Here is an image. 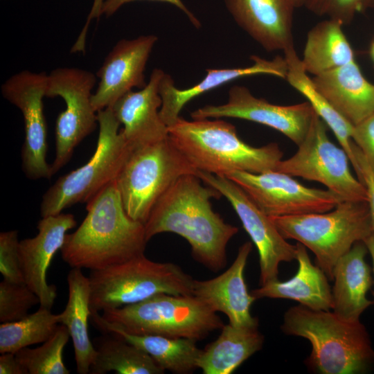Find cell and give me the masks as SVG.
Returning a JSON list of instances; mask_svg holds the SVG:
<instances>
[{
    "label": "cell",
    "mask_w": 374,
    "mask_h": 374,
    "mask_svg": "<svg viewBox=\"0 0 374 374\" xmlns=\"http://www.w3.org/2000/svg\"><path fill=\"white\" fill-rule=\"evenodd\" d=\"M194 174L179 177L158 199L144 224L148 241L161 233H173L190 246L195 260L213 271L227 263L226 247L238 228L224 222L211 206L222 195Z\"/></svg>",
    "instance_id": "obj_1"
},
{
    "label": "cell",
    "mask_w": 374,
    "mask_h": 374,
    "mask_svg": "<svg viewBox=\"0 0 374 374\" xmlns=\"http://www.w3.org/2000/svg\"><path fill=\"white\" fill-rule=\"evenodd\" d=\"M86 204V217L74 232L66 233L60 249L71 268L101 269L144 254L148 242L144 224L126 213L116 180Z\"/></svg>",
    "instance_id": "obj_2"
},
{
    "label": "cell",
    "mask_w": 374,
    "mask_h": 374,
    "mask_svg": "<svg viewBox=\"0 0 374 374\" xmlns=\"http://www.w3.org/2000/svg\"><path fill=\"white\" fill-rule=\"evenodd\" d=\"M282 331L308 339L312 351L305 360L308 370L320 374H360L374 365V348L360 320H346L333 311L302 305L289 308Z\"/></svg>",
    "instance_id": "obj_3"
},
{
    "label": "cell",
    "mask_w": 374,
    "mask_h": 374,
    "mask_svg": "<svg viewBox=\"0 0 374 374\" xmlns=\"http://www.w3.org/2000/svg\"><path fill=\"white\" fill-rule=\"evenodd\" d=\"M171 141L197 171L224 175L233 171H276L283 153L278 144L253 147L235 127L221 118L188 121L179 117L168 127Z\"/></svg>",
    "instance_id": "obj_4"
},
{
    "label": "cell",
    "mask_w": 374,
    "mask_h": 374,
    "mask_svg": "<svg viewBox=\"0 0 374 374\" xmlns=\"http://www.w3.org/2000/svg\"><path fill=\"white\" fill-rule=\"evenodd\" d=\"M93 323L133 335H154L199 341L222 329V320L193 294H159L143 301L91 314Z\"/></svg>",
    "instance_id": "obj_5"
},
{
    "label": "cell",
    "mask_w": 374,
    "mask_h": 374,
    "mask_svg": "<svg viewBox=\"0 0 374 374\" xmlns=\"http://www.w3.org/2000/svg\"><path fill=\"white\" fill-rule=\"evenodd\" d=\"M269 217L285 239L296 240L314 254L330 280L339 258L374 232L364 201L344 200L330 212Z\"/></svg>",
    "instance_id": "obj_6"
},
{
    "label": "cell",
    "mask_w": 374,
    "mask_h": 374,
    "mask_svg": "<svg viewBox=\"0 0 374 374\" xmlns=\"http://www.w3.org/2000/svg\"><path fill=\"white\" fill-rule=\"evenodd\" d=\"M91 314L143 301L159 294H193L195 279L172 262L144 254L104 269L91 270Z\"/></svg>",
    "instance_id": "obj_7"
},
{
    "label": "cell",
    "mask_w": 374,
    "mask_h": 374,
    "mask_svg": "<svg viewBox=\"0 0 374 374\" xmlns=\"http://www.w3.org/2000/svg\"><path fill=\"white\" fill-rule=\"evenodd\" d=\"M98 139L93 156L83 166L57 179L42 196V217L55 215L78 203H87L116 180L132 149L111 107L97 112Z\"/></svg>",
    "instance_id": "obj_8"
},
{
    "label": "cell",
    "mask_w": 374,
    "mask_h": 374,
    "mask_svg": "<svg viewBox=\"0 0 374 374\" xmlns=\"http://www.w3.org/2000/svg\"><path fill=\"white\" fill-rule=\"evenodd\" d=\"M197 170L168 136L131 150L116 183L125 210L145 224L158 199L179 177Z\"/></svg>",
    "instance_id": "obj_9"
},
{
    "label": "cell",
    "mask_w": 374,
    "mask_h": 374,
    "mask_svg": "<svg viewBox=\"0 0 374 374\" xmlns=\"http://www.w3.org/2000/svg\"><path fill=\"white\" fill-rule=\"evenodd\" d=\"M328 127L314 113L297 151L287 159H282L276 171L319 182L344 200L367 202L365 186L351 173L346 151L329 139Z\"/></svg>",
    "instance_id": "obj_10"
},
{
    "label": "cell",
    "mask_w": 374,
    "mask_h": 374,
    "mask_svg": "<svg viewBox=\"0 0 374 374\" xmlns=\"http://www.w3.org/2000/svg\"><path fill=\"white\" fill-rule=\"evenodd\" d=\"M96 83L93 73L80 68L59 67L48 74L46 97H60L66 104L55 123L53 175L66 164L76 146L98 125L97 112L91 103Z\"/></svg>",
    "instance_id": "obj_11"
},
{
    "label": "cell",
    "mask_w": 374,
    "mask_h": 374,
    "mask_svg": "<svg viewBox=\"0 0 374 374\" xmlns=\"http://www.w3.org/2000/svg\"><path fill=\"white\" fill-rule=\"evenodd\" d=\"M224 176L241 187L269 217L328 212L344 200L328 189L307 187L278 171H233Z\"/></svg>",
    "instance_id": "obj_12"
},
{
    "label": "cell",
    "mask_w": 374,
    "mask_h": 374,
    "mask_svg": "<svg viewBox=\"0 0 374 374\" xmlns=\"http://www.w3.org/2000/svg\"><path fill=\"white\" fill-rule=\"evenodd\" d=\"M197 176L226 198L256 247L259 256L260 286L278 280L280 263L296 260V244L287 242L270 217L234 181L224 175L204 171H197Z\"/></svg>",
    "instance_id": "obj_13"
},
{
    "label": "cell",
    "mask_w": 374,
    "mask_h": 374,
    "mask_svg": "<svg viewBox=\"0 0 374 374\" xmlns=\"http://www.w3.org/2000/svg\"><path fill=\"white\" fill-rule=\"evenodd\" d=\"M47 80L45 72L24 70L10 76L1 86L3 97L23 116L22 168L31 179H49L53 175L51 165L46 161L47 127L43 98L46 97Z\"/></svg>",
    "instance_id": "obj_14"
},
{
    "label": "cell",
    "mask_w": 374,
    "mask_h": 374,
    "mask_svg": "<svg viewBox=\"0 0 374 374\" xmlns=\"http://www.w3.org/2000/svg\"><path fill=\"white\" fill-rule=\"evenodd\" d=\"M314 113L308 101L278 105L256 97L244 86L235 85L229 89L226 103L205 105L192 112L190 117L235 118L256 122L280 132L299 145L309 130Z\"/></svg>",
    "instance_id": "obj_15"
},
{
    "label": "cell",
    "mask_w": 374,
    "mask_h": 374,
    "mask_svg": "<svg viewBox=\"0 0 374 374\" xmlns=\"http://www.w3.org/2000/svg\"><path fill=\"white\" fill-rule=\"evenodd\" d=\"M157 40V35H145L117 42L96 73L100 81L91 96L96 112L112 107L133 88L146 85L144 71Z\"/></svg>",
    "instance_id": "obj_16"
},
{
    "label": "cell",
    "mask_w": 374,
    "mask_h": 374,
    "mask_svg": "<svg viewBox=\"0 0 374 374\" xmlns=\"http://www.w3.org/2000/svg\"><path fill=\"white\" fill-rule=\"evenodd\" d=\"M76 225L74 215L60 213L42 217L38 233L19 241V254L24 283L39 298L40 306L51 309L57 296V287L49 285L46 274L50 264L60 250L67 231Z\"/></svg>",
    "instance_id": "obj_17"
},
{
    "label": "cell",
    "mask_w": 374,
    "mask_h": 374,
    "mask_svg": "<svg viewBox=\"0 0 374 374\" xmlns=\"http://www.w3.org/2000/svg\"><path fill=\"white\" fill-rule=\"evenodd\" d=\"M252 243L246 242L238 251L232 265L217 277L194 280L193 295L202 301L214 312L226 314L229 324L240 328L258 327V319L250 312L256 300L248 289L244 271Z\"/></svg>",
    "instance_id": "obj_18"
},
{
    "label": "cell",
    "mask_w": 374,
    "mask_h": 374,
    "mask_svg": "<svg viewBox=\"0 0 374 374\" xmlns=\"http://www.w3.org/2000/svg\"><path fill=\"white\" fill-rule=\"evenodd\" d=\"M165 72L154 69L146 85L130 91L111 107L123 127L121 132L131 149L154 143L169 136L159 115L162 100L159 84Z\"/></svg>",
    "instance_id": "obj_19"
},
{
    "label": "cell",
    "mask_w": 374,
    "mask_h": 374,
    "mask_svg": "<svg viewBox=\"0 0 374 374\" xmlns=\"http://www.w3.org/2000/svg\"><path fill=\"white\" fill-rule=\"evenodd\" d=\"M236 24L267 51L294 47L291 0H224Z\"/></svg>",
    "instance_id": "obj_20"
},
{
    "label": "cell",
    "mask_w": 374,
    "mask_h": 374,
    "mask_svg": "<svg viewBox=\"0 0 374 374\" xmlns=\"http://www.w3.org/2000/svg\"><path fill=\"white\" fill-rule=\"evenodd\" d=\"M250 59L251 64L244 67L207 69L205 77L200 82L184 89L177 88L171 76L165 73L159 84L162 100L159 115L163 123L168 127L180 117L181 111L190 100L238 78L256 75L286 78L287 64L285 57L277 55L272 60H267L252 55Z\"/></svg>",
    "instance_id": "obj_21"
},
{
    "label": "cell",
    "mask_w": 374,
    "mask_h": 374,
    "mask_svg": "<svg viewBox=\"0 0 374 374\" xmlns=\"http://www.w3.org/2000/svg\"><path fill=\"white\" fill-rule=\"evenodd\" d=\"M312 79L333 108L353 126L374 113V84L364 78L355 59Z\"/></svg>",
    "instance_id": "obj_22"
},
{
    "label": "cell",
    "mask_w": 374,
    "mask_h": 374,
    "mask_svg": "<svg viewBox=\"0 0 374 374\" xmlns=\"http://www.w3.org/2000/svg\"><path fill=\"white\" fill-rule=\"evenodd\" d=\"M368 253L363 241L357 242L339 258L333 271L332 311L349 321L359 320L374 301L367 292L373 284L371 269L366 261Z\"/></svg>",
    "instance_id": "obj_23"
},
{
    "label": "cell",
    "mask_w": 374,
    "mask_h": 374,
    "mask_svg": "<svg viewBox=\"0 0 374 374\" xmlns=\"http://www.w3.org/2000/svg\"><path fill=\"white\" fill-rule=\"evenodd\" d=\"M298 269L290 279H278L251 292L256 299H284L296 301L300 305L315 310H330L333 307L332 288L324 271L312 264L306 247L296 244Z\"/></svg>",
    "instance_id": "obj_24"
},
{
    "label": "cell",
    "mask_w": 374,
    "mask_h": 374,
    "mask_svg": "<svg viewBox=\"0 0 374 374\" xmlns=\"http://www.w3.org/2000/svg\"><path fill=\"white\" fill-rule=\"evenodd\" d=\"M81 269L72 267L68 273V301L58 317L59 323L66 327L72 339L78 373L87 374L96 352L88 333V319L91 315L90 281Z\"/></svg>",
    "instance_id": "obj_25"
},
{
    "label": "cell",
    "mask_w": 374,
    "mask_h": 374,
    "mask_svg": "<svg viewBox=\"0 0 374 374\" xmlns=\"http://www.w3.org/2000/svg\"><path fill=\"white\" fill-rule=\"evenodd\" d=\"M264 340L258 327L224 325L217 339L202 350L197 368L204 374H231L262 348Z\"/></svg>",
    "instance_id": "obj_26"
},
{
    "label": "cell",
    "mask_w": 374,
    "mask_h": 374,
    "mask_svg": "<svg viewBox=\"0 0 374 374\" xmlns=\"http://www.w3.org/2000/svg\"><path fill=\"white\" fill-rule=\"evenodd\" d=\"M103 332H114L148 353L164 371L186 374L197 368L202 353L197 341L187 338H172L154 335H133L118 328L94 323Z\"/></svg>",
    "instance_id": "obj_27"
},
{
    "label": "cell",
    "mask_w": 374,
    "mask_h": 374,
    "mask_svg": "<svg viewBox=\"0 0 374 374\" xmlns=\"http://www.w3.org/2000/svg\"><path fill=\"white\" fill-rule=\"evenodd\" d=\"M343 26L341 21L327 18L308 31L301 59L308 73L315 76L355 60Z\"/></svg>",
    "instance_id": "obj_28"
},
{
    "label": "cell",
    "mask_w": 374,
    "mask_h": 374,
    "mask_svg": "<svg viewBox=\"0 0 374 374\" xmlns=\"http://www.w3.org/2000/svg\"><path fill=\"white\" fill-rule=\"evenodd\" d=\"M284 57L287 64L285 80L308 99L315 113L333 132L355 170L357 162L353 152V141L351 137L354 126L341 116L317 89L312 79L303 69L294 47L285 51Z\"/></svg>",
    "instance_id": "obj_29"
},
{
    "label": "cell",
    "mask_w": 374,
    "mask_h": 374,
    "mask_svg": "<svg viewBox=\"0 0 374 374\" xmlns=\"http://www.w3.org/2000/svg\"><path fill=\"white\" fill-rule=\"evenodd\" d=\"M96 355L90 374H163L165 371L145 351L114 332H104L93 343Z\"/></svg>",
    "instance_id": "obj_30"
},
{
    "label": "cell",
    "mask_w": 374,
    "mask_h": 374,
    "mask_svg": "<svg viewBox=\"0 0 374 374\" xmlns=\"http://www.w3.org/2000/svg\"><path fill=\"white\" fill-rule=\"evenodd\" d=\"M58 314L44 307L26 317L0 325V353H15L29 346L42 344L57 330Z\"/></svg>",
    "instance_id": "obj_31"
},
{
    "label": "cell",
    "mask_w": 374,
    "mask_h": 374,
    "mask_svg": "<svg viewBox=\"0 0 374 374\" xmlns=\"http://www.w3.org/2000/svg\"><path fill=\"white\" fill-rule=\"evenodd\" d=\"M69 337L66 327L59 326L42 346L22 348L15 353L16 357L28 374H69L63 361L64 348Z\"/></svg>",
    "instance_id": "obj_32"
},
{
    "label": "cell",
    "mask_w": 374,
    "mask_h": 374,
    "mask_svg": "<svg viewBox=\"0 0 374 374\" xmlns=\"http://www.w3.org/2000/svg\"><path fill=\"white\" fill-rule=\"evenodd\" d=\"M40 304L38 296L26 283L3 280L0 283V322L19 321L26 317L28 310Z\"/></svg>",
    "instance_id": "obj_33"
},
{
    "label": "cell",
    "mask_w": 374,
    "mask_h": 374,
    "mask_svg": "<svg viewBox=\"0 0 374 374\" xmlns=\"http://www.w3.org/2000/svg\"><path fill=\"white\" fill-rule=\"evenodd\" d=\"M305 8L319 17L349 24L356 14L374 7V0H306Z\"/></svg>",
    "instance_id": "obj_34"
},
{
    "label": "cell",
    "mask_w": 374,
    "mask_h": 374,
    "mask_svg": "<svg viewBox=\"0 0 374 374\" xmlns=\"http://www.w3.org/2000/svg\"><path fill=\"white\" fill-rule=\"evenodd\" d=\"M19 243L17 231L0 233V272L4 280L15 283H24L19 261Z\"/></svg>",
    "instance_id": "obj_35"
},
{
    "label": "cell",
    "mask_w": 374,
    "mask_h": 374,
    "mask_svg": "<svg viewBox=\"0 0 374 374\" xmlns=\"http://www.w3.org/2000/svg\"><path fill=\"white\" fill-rule=\"evenodd\" d=\"M351 137L374 172V113L354 126Z\"/></svg>",
    "instance_id": "obj_36"
},
{
    "label": "cell",
    "mask_w": 374,
    "mask_h": 374,
    "mask_svg": "<svg viewBox=\"0 0 374 374\" xmlns=\"http://www.w3.org/2000/svg\"><path fill=\"white\" fill-rule=\"evenodd\" d=\"M353 152L357 162V169L355 171L357 178L364 184L366 189L367 202L369 207L372 228L374 231V172L368 164L362 152L354 142Z\"/></svg>",
    "instance_id": "obj_37"
},
{
    "label": "cell",
    "mask_w": 374,
    "mask_h": 374,
    "mask_svg": "<svg viewBox=\"0 0 374 374\" xmlns=\"http://www.w3.org/2000/svg\"><path fill=\"white\" fill-rule=\"evenodd\" d=\"M136 0H105L103 9L102 15L109 17L114 14L123 5ZM163 1L171 3L181 10L189 19L191 23L196 27L199 28L201 24L196 17L188 10L181 0H153Z\"/></svg>",
    "instance_id": "obj_38"
},
{
    "label": "cell",
    "mask_w": 374,
    "mask_h": 374,
    "mask_svg": "<svg viewBox=\"0 0 374 374\" xmlns=\"http://www.w3.org/2000/svg\"><path fill=\"white\" fill-rule=\"evenodd\" d=\"M105 1L104 0H93V3L91 7V9L88 15L86 22L78 35L75 42L72 46L70 52L71 53H84L85 52V46H86V37L89 26L90 22L94 19H98L102 15V9Z\"/></svg>",
    "instance_id": "obj_39"
},
{
    "label": "cell",
    "mask_w": 374,
    "mask_h": 374,
    "mask_svg": "<svg viewBox=\"0 0 374 374\" xmlns=\"http://www.w3.org/2000/svg\"><path fill=\"white\" fill-rule=\"evenodd\" d=\"M0 374H28L17 360L15 353H4L0 355Z\"/></svg>",
    "instance_id": "obj_40"
},
{
    "label": "cell",
    "mask_w": 374,
    "mask_h": 374,
    "mask_svg": "<svg viewBox=\"0 0 374 374\" xmlns=\"http://www.w3.org/2000/svg\"><path fill=\"white\" fill-rule=\"evenodd\" d=\"M368 251L372 260L373 274V284H374V232L372 233L364 241ZM374 298V290L372 292Z\"/></svg>",
    "instance_id": "obj_41"
},
{
    "label": "cell",
    "mask_w": 374,
    "mask_h": 374,
    "mask_svg": "<svg viewBox=\"0 0 374 374\" xmlns=\"http://www.w3.org/2000/svg\"><path fill=\"white\" fill-rule=\"evenodd\" d=\"M291 1L295 8L304 6L306 2V0H291Z\"/></svg>",
    "instance_id": "obj_42"
},
{
    "label": "cell",
    "mask_w": 374,
    "mask_h": 374,
    "mask_svg": "<svg viewBox=\"0 0 374 374\" xmlns=\"http://www.w3.org/2000/svg\"><path fill=\"white\" fill-rule=\"evenodd\" d=\"M370 53H371V56L372 60H373V62H374V41H373V42L372 44H371Z\"/></svg>",
    "instance_id": "obj_43"
}]
</instances>
